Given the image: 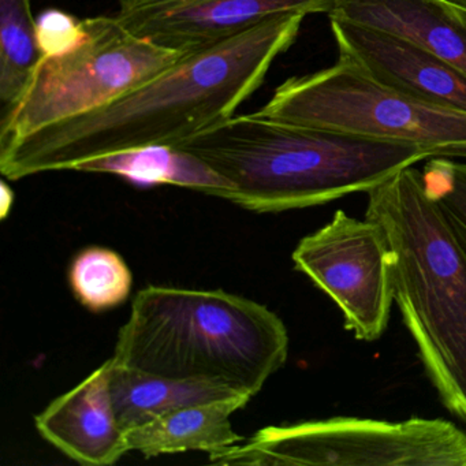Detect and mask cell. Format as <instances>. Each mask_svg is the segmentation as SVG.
<instances>
[{
    "mask_svg": "<svg viewBox=\"0 0 466 466\" xmlns=\"http://www.w3.org/2000/svg\"><path fill=\"white\" fill-rule=\"evenodd\" d=\"M294 267L339 308L348 331L364 342L389 327L394 301L392 249L378 222L342 209L294 249Z\"/></svg>",
    "mask_w": 466,
    "mask_h": 466,
    "instance_id": "obj_8",
    "label": "cell"
},
{
    "mask_svg": "<svg viewBox=\"0 0 466 466\" xmlns=\"http://www.w3.org/2000/svg\"><path fill=\"white\" fill-rule=\"evenodd\" d=\"M252 397L237 395L211 402L196 403L168 411L125 432L127 450L144 457L173 452L222 451L242 441L231 427V414L244 408Z\"/></svg>",
    "mask_w": 466,
    "mask_h": 466,
    "instance_id": "obj_13",
    "label": "cell"
},
{
    "mask_svg": "<svg viewBox=\"0 0 466 466\" xmlns=\"http://www.w3.org/2000/svg\"><path fill=\"white\" fill-rule=\"evenodd\" d=\"M40 435L83 465H113L129 450L114 408L108 362L37 414Z\"/></svg>",
    "mask_w": 466,
    "mask_h": 466,
    "instance_id": "obj_11",
    "label": "cell"
},
{
    "mask_svg": "<svg viewBox=\"0 0 466 466\" xmlns=\"http://www.w3.org/2000/svg\"><path fill=\"white\" fill-rule=\"evenodd\" d=\"M73 171L114 174L138 187L174 185L217 198H230L234 187L204 160L173 146H154L95 157Z\"/></svg>",
    "mask_w": 466,
    "mask_h": 466,
    "instance_id": "obj_14",
    "label": "cell"
},
{
    "mask_svg": "<svg viewBox=\"0 0 466 466\" xmlns=\"http://www.w3.org/2000/svg\"><path fill=\"white\" fill-rule=\"evenodd\" d=\"M288 354V329L264 305L222 290L148 286L133 299L113 360L163 378L223 384L253 398Z\"/></svg>",
    "mask_w": 466,
    "mask_h": 466,
    "instance_id": "obj_3",
    "label": "cell"
},
{
    "mask_svg": "<svg viewBox=\"0 0 466 466\" xmlns=\"http://www.w3.org/2000/svg\"><path fill=\"white\" fill-rule=\"evenodd\" d=\"M256 114L420 147L430 159L466 160V114L400 94L342 56L326 69L289 78Z\"/></svg>",
    "mask_w": 466,
    "mask_h": 466,
    "instance_id": "obj_5",
    "label": "cell"
},
{
    "mask_svg": "<svg viewBox=\"0 0 466 466\" xmlns=\"http://www.w3.org/2000/svg\"><path fill=\"white\" fill-rule=\"evenodd\" d=\"M0 187H0V218L6 219L12 211L13 203H15V193L5 181Z\"/></svg>",
    "mask_w": 466,
    "mask_h": 466,
    "instance_id": "obj_20",
    "label": "cell"
},
{
    "mask_svg": "<svg viewBox=\"0 0 466 466\" xmlns=\"http://www.w3.org/2000/svg\"><path fill=\"white\" fill-rule=\"evenodd\" d=\"M421 173L425 192L436 201L466 253V160L431 157Z\"/></svg>",
    "mask_w": 466,
    "mask_h": 466,
    "instance_id": "obj_18",
    "label": "cell"
},
{
    "mask_svg": "<svg viewBox=\"0 0 466 466\" xmlns=\"http://www.w3.org/2000/svg\"><path fill=\"white\" fill-rule=\"evenodd\" d=\"M337 0H118L122 24L141 39L192 54L280 15L331 12Z\"/></svg>",
    "mask_w": 466,
    "mask_h": 466,
    "instance_id": "obj_9",
    "label": "cell"
},
{
    "mask_svg": "<svg viewBox=\"0 0 466 466\" xmlns=\"http://www.w3.org/2000/svg\"><path fill=\"white\" fill-rule=\"evenodd\" d=\"M36 23L37 36L45 56L70 50L84 36V20H77L61 10L43 13Z\"/></svg>",
    "mask_w": 466,
    "mask_h": 466,
    "instance_id": "obj_19",
    "label": "cell"
},
{
    "mask_svg": "<svg viewBox=\"0 0 466 466\" xmlns=\"http://www.w3.org/2000/svg\"><path fill=\"white\" fill-rule=\"evenodd\" d=\"M43 58L32 0H0V100L4 114L15 108L28 91Z\"/></svg>",
    "mask_w": 466,
    "mask_h": 466,
    "instance_id": "obj_16",
    "label": "cell"
},
{
    "mask_svg": "<svg viewBox=\"0 0 466 466\" xmlns=\"http://www.w3.org/2000/svg\"><path fill=\"white\" fill-rule=\"evenodd\" d=\"M107 362L114 408L125 432L184 406L245 395L212 381L177 380L124 367L113 359Z\"/></svg>",
    "mask_w": 466,
    "mask_h": 466,
    "instance_id": "obj_15",
    "label": "cell"
},
{
    "mask_svg": "<svg viewBox=\"0 0 466 466\" xmlns=\"http://www.w3.org/2000/svg\"><path fill=\"white\" fill-rule=\"evenodd\" d=\"M329 18L339 56L373 80L428 105L466 114V73L460 67L405 37Z\"/></svg>",
    "mask_w": 466,
    "mask_h": 466,
    "instance_id": "obj_10",
    "label": "cell"
},
{
    "mask_svg": "<svg viewBox=\"0 0 466 466\" xmlns=\"http://www.w3.org/2000/svg\"><path fill=\"white\" fill-rule=\"evenodd\" d=\"M219 465L466 466V433L443 419L331 417L258 431L211 454Z\"/></svg>",
    "mask_w": 466,
    "mask_h": 466,
    "instance_id": "obj_7",
    "label": "cell"
},
{
    "mask_svg": "<svg viewBox=\"0 0 466 466\" xmlns=\"http://www.w3.org/2000/svg\"><path fill=\"white\" fill-rule=\"evenodd\" d=\"M69 280L78 302L91 312L99 313L129 299L133 275L118 253L91 247L81 250L72 261Z\"/></svg>",
    "mask_w": 466,
    "mask_h": 466,
    "instance_id": "obj_17",
    "label": "cell"
},
{
    "mask_svg": "<svg viewBox=\"0 0 466 466\" xmlns=\"http://www.w3.org/2000/svg\"><path fill=\"white\" fill-rule=\"evenodd\" d=\"M329 17L405 37L466 73V10L446 0H337Z\"/></svg>",
    "mask_w": 466,
    "mask_h": 466,
    "instance_id": "obj_12",
    "label": "cell"
},
{
    "mask_svg": "<svg viewBox=\"0 0 466 466\" xmlns=\"http://www.w3.org/2000/svg\"><path fill=\"white\" fill-rule=\"evenodd\" d=\"M187 54L130 32L116 17L84 20L75 47L45 56L20 102L0 121V147L103 107L157 77Z\"/></svg>",
    "mask_w": 466,
    "mask_h": 466,
    "instance_id": "obj_6",
    "label": "cell"
},
{
    "mask_svg": "<svg viewBox=\"0 0 466 466\" xmlns=\"http://www.w3.org/2000/svg\"><path fill=\"white\" fill-rule=\"evenodd\" d=\"M301 13L269 18L212 47L187 54L114 102L0 147L12 181L75 170L95 157L187 141L234 116L299 37Z\"/></svg>",
    "mask_w": 466,
    "mask_h": 466,
    "instance_id": "obj_1",
    "label": "cell"
},
{
    "mask_svg": "<svg viewBox=\"0 0 466 466\" xmlns=\"http://www.w3.org/2000/svg\"><path fill=\"white\" fill-rule=\"evenodd\" d=\"M234 187L228 200L255 212L324 206L372 189L430 159L416 146L338 130L233 116L179 144Z\"/></svg>",
    "mask_w": 466,
    "mask_h": 466,
    "instance_id": "obj_2",
    "label": "cell"
},
{
    "mask_svg": "<svg viewBox=\"0 0 466 466\" xmlns=\"http://www.w3.org/2000/svg\"><path fill=\"white\" fill-rule=\"evenodd\" d=\"M386 230L394 301L444 408L466 425V253L413 166L368 190Z\"/></svg>",
    "mask_w": 466,
    "mask_h": 466,
    "instance_id": "obj_4",
    "label": "cell"
},
{
    "mask_svg": "<svg viewBox=\"0 0 466 466\" xmlns=\"http://www.w3.org/2000/svg\"><path fill=\"white\" fill-rule=\"evenodd\" d=\"M446 2L454 5V6L460 7V9L466 10V0H446Z\"/></svg>",
    "mask_w": 466,
    "mask_h": 466,
    "instance_id": "obj_21",
    "label": "cell"
}]
</instances>
